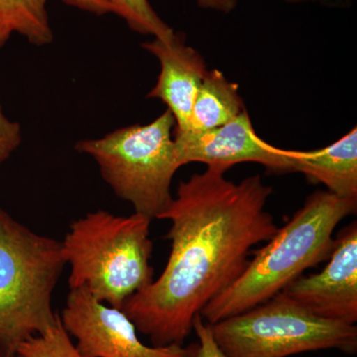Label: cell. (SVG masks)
Masks as SVG:
<instances>
[{"label": "cell", "instance_id": "cell-6", "mask_svg": "<svg viewBox=\"0 0 357 357\" xmlns=\"http://www.w3.org/2000/svg\"><path fill=\"white\" fill-rule=\"evenodd\" d=\"M225 357H287L337 349L357 351V326L314 316L283 293L211 325Z\"/></svg>", "mask_w": 357, "mask_h": 357}, {"label": "cell", "instance_id": "cell-7", "mask_svg": "<svg viewBox=\"0 0 357 357\" xmlns=\"http://www.w3.org/2000/svg\"><path fill=\"white\" fill-rule=\"evenodd\" d=\"M61 321L84 357H192L196 344L146 345L121 310L103 304L86 289H73Z\"/></svg>", "mask_w": 357, "mask_h": 357}, {"label": "cell", "instance_id": "cell-11", "mask_svg": "<svg viewBox=\"0 0 357 357\" xmlns=\"http://www.w3.org/2000/svg\"><path fill=\"white\" fill-rule=\"evenodd\" d=\"M342 198L357 199V128L321 149L295 150V173Z\"/></svg>", "mask_w": 357, "mask_h": 357}, {"label": "cell", "instance_id": "cell-13", "mask_svg": "<svg viewBox=\"0 0 357 357\" xmlns=\"http://www.w3.org/2000/svg\"><path fill=\"white\" fill-rule=\"evenodd\" d=\"M13 35L37 47L53 42L47 0H0V54Z\"/></svg>", "mask_w": 357, "mask_h": 357}, {"label": "cell", "instance_id": "cell-5", "mask_svg": "<svg viewBox=\"0 0 357 357\" xmlns=\"http://www.w3.org/2000/svg\"><path fill=\"white\" fill-rule=\"evenodd\" d=\"M175 126L167 109L144 126H126L96 139L79 141L76 150L93 159L105 182L119 199L132 204L135 213L159 220L172 202L171 185L181 168Z\"/></svg>", "mask_w": 357, "mask_h": 357}, {"label": "cell", "instance_id": "cell-14", "mask_svg": "<svg viewBox=\"0 0 357 357\" xmlns=\"http://www.w3.org/2000/svg\"><path fill=\"white\" fill-rule=\"evenodd\" d=\"M109 2L114 6V14L121 16L133 31L158 39H169L175 33L155 13L148 0H109Z\"/></svg>", "mask_w": 357, "mask_h": 357}, {"label": "cell", "instance_id": "cell-8", "mask_svg": "<svg viewBox=\"0 0 357 357\" xmlns=\"http://www.w3.org/2000/svg\"><path fill=\"white\" fill-rule=\"evenodd\" d=\"M174 140L181 167L201 162L227 171L236 164L252 162L270 173H295V150L281 149L261 139L246 109L220 128L175 134Z\"/></svg>", "mask_w": 357, "mask_h": 357}, {"label": "cell", "instance_id": "cell-18", "mask_svg": "<svg viewBox=\"0 0 357 357\" xmlns=\"http://www.w3.org/2000/svg\"><path fill=\"white\" fill-rule=\"evenodd\" d=\"M70 6L77 7L86 13H93L96 15H105V14L114 13V8L109 0H63Z\"/></svg>", "mask_w": 357, "mask_h": 357}, {"label": "cell", "instance_id": "cell-10", "mask_svg": "<svg viewBox=\"0 0 357 357\" xmlns=\"http://www.w3.org/2000/svg\"><path fill=\"white\" fill-rule=\"evenodd\" d=\"M142 47L160 64L158 79L147 98L165 103L175 119L174 134L184 133L189 128L195 98L208 70L203 56L185 44L181 33H174L169 39L154 38Z\"/></svg>", "mask_w": 357, "mask_h": 357}, {"label": "cell", "instance_id": "cell-16", "mask_svg": "<svg viewBox=\"0 0 357 357\" xmlns=\"http://www.w3.org/2000/svg\"><path fill=\"white\" fill-rule=\"evenodd\" d=\"M22 143V128L4 110L0 100V167L10 158Z\"/></svg>", "mask_w": 357, "mask_h": 357}, {"label": "cell", "instance_id": "cell-17", "mask_svg": "<svg viewBox=\"0 0 357 357\" xmlns=\"http://www.w3.org/2000/svg\"><path fill=\"white\" fill-rule=\"evenodd\" d=\"M192 331L199 338L192 357H225L213 338L210 324H204L199 314L192 321Z\"/></svg>", "mask_w": 357, "mask_h": 357}, {"label": "cell", "instance_id": "cell-9", "mask_svg": "<svg viewBox=\"0 0 357 357\" xmlns=\"http://www.w3.org/2000/svg\"><path fill=\"white\" fill-rule=\"evenodd\" d=\"M328 264L319 273L303 276L282 291L300 307L319 318L357 321V223L337 234Z\"/></svg>", "mask_w": 357, "mask_h": 357}, {"label": "cell", "instance_id": "cell-15", "mask_svg": "<svg viewBox=\"0 0 357 357\" xmlns=\"http://www.w3.org/2000/svg\"><path fill=\"white\" fill-rule=\"evenodd\" d=\"M17 354L24 357H84L63 326L60 314L55 325L47 332L23 342Z\"/></svg>", "mask_w": 357, "mask_h": 357}, {"label": "cell", "instance_id": "cell-3", "mask_svg": "<svg viewBox=\"0 0 357 357\" xmlns=\"http://www.w3.org/2000/svg\"><path fill=\"white\" fill-rule=\"evenodd\" d=\"M151 222L137 213L123 217L100 210L70 222L61 241L70 290L86 289L103 304L121 310L154 280Z\"/></svg>", "mask_w": 357, "mask_h": 357}, {"label": "cell", "instance_id": "cell-20", "mask_svg": "<svg viewBox=\"0 0 357 357\" xmlns=\"http://www.w3.org/2000/svg\"><path fill=\"white\" fill-rule=\"evenodd\" d=\"M0 357H3V356H0ZM14 357H24V356H20V354H16V356Z\"/></svg>", "mask_w": 357, "mask_h": 357}, {"label": "cell", "instance_id": "cell-19", "mask_svg": "<svg viewBox=\"0 0 357 357\" xmlns=\"http://www.w3.org/2000/svg\"><path fill=\"white\" fill-rule=\"evenodd\" d=\"M199 7L229 13L236 7L237 0H196Z\"/></svg>", "mask_w": 357, "mask_h": 357}, {"label": "cell", "instance_id": "cell-4", "mask_svg": "<svg viewBox=\"0 0 357 357\" xmlns=\"http://www.w3.org/2000/svg\"><path fill=\"white\" fill-rule=\"evenodd\" d=\"M66 265L62 243L0 208V356L55 325L52 298Z\"/></svg>", "mask_w": 357, "mask_h": 357}, {"label": "cell", "instance_id": "cell-12", "mask_svg": "<svg viewBox=\"0 0 357 357\" xmlns=\"http://www.w3.org/2000/svg\"><path fill=\"white\" fill-rule=\"evenodd\" d=\"M244 109L237 84L229 82L220 70H208L195 98L189 128L184 133L220 128Z\"/></svg>", "mask_w": 357, "mask_h": 357}, {"label": "cell", "instance_id": "cell-1", "mask_svg": "<svg viewBox=\"0 0 357 357\" xmlns=\"http://www.w3.org/2000/svg\"><path fill=\"white\" fill-rule=\"evenodd\" d=\"M225 172L208 166L180 183L159 218L171 222L165 269L122 306L154 347L184 345L195 317L241 277L251 248L278 230L265 210L273 189L261 176L234 183Z\"/></svg>", "mask_w": 357, "mask_h": 357}, {"label": "cell", "instance_id": "cell-2", "mask_svg": "<svg viewBox=\"0 0 357 357\" xmlns=\"http://www.w3.org/2000/svg\"><path fill=\"white\" fill-rule=\"evenodd\" d=\"M357 199L317 191L278 229L264 248L255 251L246 269L199 314L208 324L236 316L281 293L309 268L328 261L338 223L356 213Z\"/></svg>", "mask_w": 357, "mask_h": 357}]
</instances>
